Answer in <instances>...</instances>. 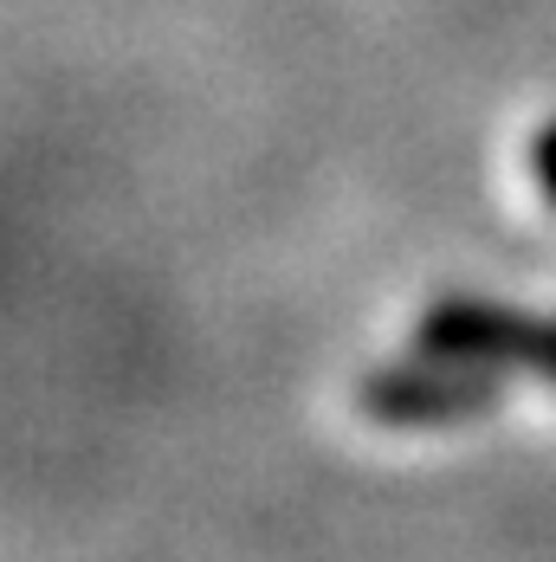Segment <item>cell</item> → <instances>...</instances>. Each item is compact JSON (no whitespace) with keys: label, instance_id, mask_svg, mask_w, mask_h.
Segmentation results:
<instances>
[{"label":"cell","instance_id":"6da1fadb","mask_svg":"<svg viewBox=\"0 0 556 562\" xmlns=\"http://www.w3.org/2000/svg\"><path fill=\"white\" fill-rule=\"evenodd\" d=\"M356 407L382 427H453L479 420L499 407V375L472 369L466 356H434V362H401L356 389Z\"/></svg>","mask_w":556,"mask_h":562},{"label":"cell","instance_id":"7a4b0ae2","mask_svg":"<svg viewBox=\"0 0 556 562\" xmlns=\"http://www.w3.org/2000/svg\"><path fill=\"white\" fill-rule=\"evenodd\" d=\"M427 356H466V362H518L531 375L556 382V324L531 311H504L486 297H441L421 317Z\"/></svg>","mask_w":556,"mask_h":562},{"label":"cell","instance_id":"3957f363","mask_svg":"<svg viewBox=\"0 0 556 562\" xmlns=\"http://www.w3.org/2000/svg\"><path fill=\"white\" fill-rule=\"evenodd\" d=\"M531 169L544 181V201L556 207V123H544V136H537V149H531Z\"/></svg>","mask_w":556,"mask_h":562}]
</instances>
